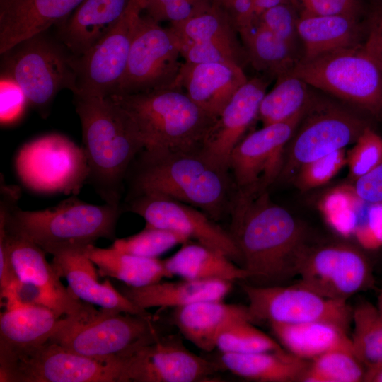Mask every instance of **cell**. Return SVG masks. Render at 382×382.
I'll use <instances>...</instances> for the list:
<instances>
[{
	"label": "cell",
	"instance_id": "cell-14",
	"mask_svg": "<svg viewBox=\"0 0 382 382\" xmlns=\"http://www.w3.org/2000/svg\"><path fill=\"white\" fill-rule=\"evenodd\" d=\"M368 125L346 110L313 99L286 146L279 178L291 177L302 165L354 144Z\"/></svg>",
	"mask_w": 382,
	"mask_h": 382
},
{
	"label": "cell",
	"instance_id": "cell-9",
	"mask_svg": "<svg viewBox=\"0 0 382 382\" xmlns=\"http://www.w3.org/2000/svg\"><path fill=\"white\" fill-rule=\"evenodd\" d=\"M127 358L98 359L48 340L0 364L1 382H129Z\"/></svg>",
	"mask_w": 382,
	"mask_h": 382
},
{
	"label": "cell",
	"instance_id": "cell-46",
	"mask_svg": "<svg viewBox=\"0 0 382 382\" xmlns=\"http://www.w3.org/2000/svg\"><path fill=\"white\" fill-rule=\"evenodd\" d=\"M301 8L299 16L345 15L358 17L361 11L359 0H293Z\"/></svg>",
	"mask_w": 382,
	"mask_h": 382
},
{
	"label": "cell",
	"instance_id": "cell-41",
	"mask_svg": "<svg viewBox=\"0 0 382 382\" xmlns=\"http://www.w3.org/2000/svg\"><path fill=\"white\" fill-rule=\"evenodd\" d=\"M382 163V137L368 125L347 152V166L352 181Z\"/></svg>",
	"mask_w": 382,
	"mask_h": 382
},
{
	"label": "cell",
	"instance_id": "cell-39",
	"mask_svg": "<svg viewBox=\"0 0 382 382\" xmlns=\"http://www.w3.org/2000/svg\"><path fill=\"white\" fill-rule=\"evenodd\" d=\"M216 348L229 353L285 351L247 318L235 320L226 326L217 338Z\"/></svg>",
	"mask_w": 382,
	"mask_h": 382
},
{
	"label": "cell",
	"instance_id": "cell-52",
	"mask_svg": "<svg viewBox=\"0 0 382 382\" xmlns=\"http://www.w3.org/2000/svg\"><path fill=\"white\" fill-rule=\"evenodd\" d=\"M212 1L213 4H214L215 5L218 6L220 8H222L233 0H212Z\"/></svg>",
	"mask_w": 382,
	"mask_h": 382
},
{
	"label": "cell",
	"instance_id": "cell-1",
	"mask_svg": "<svg viewBox=\"0 0 382 382\" xmlns=\"http://www.w3.org/2000/svg\"><path fill=\"white\" fill-rule=\"evenodd\" d=\"M229 214L231 238L248 273V284L258 286L286 285L296 276L308 245L303 227L267 191L245 194L236 190Z\"/></svg>",
	"mask_w": 382,
	"mask_h": 382
},
{
	"label": "cell",
	"instance_id": "cell-50",
	"mask_svg": "<svg viewBox=\"0 0 382 382\" xmlns=\"http://www.w3.org/2000/svg\"><path fill=\"white\" fill-rule=\"evenodd\" d=\"M289 3L293 4V0H255V17L269 8Z\"/></svg>",
	"mask_w": 382,
	"mask_h": 382
},
{
	"label": "cell",
	"instance_id": "cell-40",
	"mask_svg": "<svg viewBox=\"0 0 382 382\" xmlns=\"http://www.w3.org/2000/svg\"><path fill=\"white\" fill-rule=\"evenodd\" d=\"M188 241L190 240L182 233L146 226L137 234L115 239L111 247L140 257L157 258L174 246Z\"/></svg>",
	"mask_w": 382,
	"mask_h": 382
},
{
	"label": "cell",
	"instance_id": "cell-36",
	"mask_svg": "<svg viewBox=\"0 0 382 382\" xmlns=\"http://www.w3.org/2000/svg\"><path fill=\"white\" fill-rule=\"evenodd\" d=\"M308 86L290 74L277 78L275 86L260 105L257 118L262 125L284 122L306 111L313 100Z\"/></svg>",
	"mask_w": 382,
	"mask_h": 382
},
{
	"label": "cell",
	"instance_id": "cell-48",
	"mask_svg": "<svg viewBox=\"0 0 382 382\" xmlns=\"http://www.w3.org/2000/svg\"><path fill=\"white\" fill-rule=\"evenodd\" d=\"M361 50L382 69V6L372 13L366 38Z\"/></svg>",
	"mask_w": 382,
	"mask_h": 382
},
{
	"label": "cell",
	"instance_id": "cell-22",
	"mask_svg": "<svg viewBox=\"0 0 382 382\" xmlns=\"http://www.w3.org/2000/svg\"><path fill=\"white\" fill-rule=\"evenodd\" d=\"M248 80L242 66L233 62H185L176 86L183 88L199 107L217 118Z\"/></svg>",
	"mask_w": 382,
	"mask_h": 382
},
{
	"label": "cell",
	"instance_id": "cell-5",
	"mask_svg": "<svg viewBox=\"0 0 382 382\" xmlns=\"http://www.w3.org/2000/svg\"><path fill=\"white\" fill-rule=\"evenodd\" d=\"M108 97L129 116L147 151L202 149L217 120L178 86Z\"/></svg>",
	"mask_w": 382,
	"mask_h": 382
},
{
	"label": "cell",
	"instance_id": "cell-18",
	"mask_svg": "<svg viewBox=\"0 0 382 382\" xmlns=\"http://www.w3.org/2000/svg\"><path fill=\"white\" fill-rule=\"evenodd\" d=\"M221 369L191 352L179 335H161L127 358L129 382L214 381Z\"/></svg>",
	"mask_w": 382,
	"mask_h": 382
},
{
	"label": "cell",
	"instance_id": "cell-16",
	"mask_svg": "<svg viewBox=\"0 0 382 382\" xmlns=\"http://www.w3.org/2000/svg\"><path fill=\"white\" fill-rule=\"evenodd\" d=\"M308 109L286 121L262 126L237 144L228 161L236 191L259 194L279 178L286 146Z\"/></svg>",
	"mask_w": 382,
	"mask_h": 382
},
{
	"label": "cell",
	"instance_id": "cell-45",
	"mask_svg": "<svg viewBox=\"0 0 382 382\" xmlns=\"http://www.w3.org/2000/svg\"><path fill=\"white\" fill-rule=\"evenodd\" d=\"M176 39L181 57L185 59V62L190 64L233 62L238 64L229 54L214 44L183 40L177 37Z\"/></svg>",
	"mask_w": 382,
	"mask_h": 382
},
{
	"label": "cell",
	"instance_id": "cell-29",
	"mask_svg": "<svg viewBox=\"0 0 382 382\" xmlns=\"http://www.w3.org/2000/svg\"><path fill=\"white\" fill-rule=\"evenodd\" d=\"M216 363L221 369L245 378L262 382L301 381L309 362L291 353L258 352H221Z\"/></svg>",
	"mask_w": 382,
	"mask_h": 382
},
{
	"label": "cell",
	"instance_id": "cell-53",
	"mask_svg": "<svg viewBox=\"0 0 382 382\" xmlns=\"http://www.w3.org/2000/svg\"><path fill=\"white\" fill-rule=\"evenodd\" d=\"M377 307L382 312V286L380 289L378 296Z\"/></svg>",
	"mask_w": 382,
	"mask_h": 382
},
{
	"label": "cell",
	"instance_id": "cell-4",
	"mask_svg": "<svg viewBox=\"0 0 382 382\" xmlns=\"http://www.w3.org/2000/svg\"><path fill=\"white\" fill-rule=\"evenodd\" d=\"M88 163L86 183L105 203L120 204L127 173L144 145L127 112L111 98L74 95Z\"/></svg>",
	"mask_w": 382,
	"mask_h": 382
},
{
	"label": "cell",
	"instance_id": "cell-27",
	"mask_svg": "<svg viewBox=\"0 0 382 382\" xmlns=\"http://www.w3.org/2000/svg\"><path fill=\"white\" fill-rule=\"evenodd\" d=\"M248 320L247 306L228 304L222 301H204L175 308L172 324L196 347L204 352L216 349L220 333L231 322Z\"/></svg>",
	"mask_w": 382,
	"mask_h": 382
},
{
	"label": "cell",
	"instance_id": "cell-28",
	"mask_svg": "<svg viewBox=\"0 0 382 382\" xmlns=\"http://www.w3.org/2000/svg\"><path fill=\"white\" fill-rule=\"evenodd\" d=\"M362 26L357 17L345 15L299 16L297 33L307 61L337 50L361 46Z\"/></svg>",
	"mask_w": 382,
	"mask_h": 382
},
{
	"label": "cell",
	"instance_id": "cell-33",
	"mask_svg": "<svg viewBox=\"0 0 382 382\" xmlns=\"http://www.w3.org/2000/svg\"><path fill=\"white\" fill-rule=\"evenodd\" d=\"M86 256L98 267V275L117 279L125 284L141 287L168 277L163 260L140 257L112 247L100 248L90 244L83 248Z\"/></svg>",
	"mask_w": 382,
	"mask_h": 382
},
{
	"label": "cell",
	"instance_id": "cell-47",
	"mask_svg": "<svg viewBox=\"0 0 382 382\" xmlns=\"http://www.w3.org/2000/svg\"><path fill=\"white\" fill-rule=\"evenodd\" d=\"M348 187L361 200L382 204V163L369 173L352 181Z\"/></svg>",
	"mask_w": 382,
	"mask_h": 382
},
{
	"label": "cell",
	"instance_id": "cell-10",
	"mask_svg": "<svg viewBox=\"0 0 382 382\" xmlns=\"http://www.w3.org/2000/svg\"><path fill=\"white\" fill-rule=\"evenodd\" d=\"M15 168L25 186L45 194L79 193L88 172L83 147L57 134L24 144L16 155Z\"/></svg>",
	"mask_w": 382,
	"mask_h": 382
},
{
	"label": "cell",
	"instance_id": "cell-6",
	"mask_svg": "<svg viewBox=\"0 0 382 382\" xmlns=\"http://www.w3.org/2000/svg\"><path fill=\"white\" fill-rule=\"evenodd\" d=\"M66 324L49 340L73 352L98 359L128 358L162 334L150 315L100 308L86 317H66Z\"/></svg>",
	"mask_w": 382,
	"mask_h": 382
},
{
	"label": "cell",
	"instance_id": "cell-30",
	"mask_svg": "<svg viewBox=\"0 0 382 382\" xmlns=\"http://www.w3.org/2000/svg\"><path fill=\"white\" fill-rule=\"evenodd\" d=\"M269 325L286 350L303 359L311 360L335 349L354 352L348 331L330 322L313 321L299 324L272 323Z\"/></svg>",
	"mask_w": 382,
	"mask_h": 382
},
{
	"label": "cell",
	"instance_id": "cell-21",
	"mask_svg": "<svg viewBox=\"0 0 382 382\" xmlns=\"http://www.w3.org/2000/svg\"><path fill=\"white\" fill-rule=\"evenodd\" d=\"M52 255L54 269L66 279L69 289L80 300L118 313L151 314L130 301L108 279L100 283L98 270L86 256L83 248L64 249Z\"/></svg>",
	"mask_w": 382,
	"mask_h": 382
},
{
	"label": "cell",
	"instance_id": "cell-25",
	"mask_svg": "<svg viewBox=\"0 0 382 382\" xmlns=\"http://www.w3.org/2000/svg\"><path fill=\"white\" fill-rule=\"evenodd\" d=\"M232 288V282L222 279H188L158 282L141 287L127 284L118 290L137 306L178 308L199 301H222Z\"/></svg>",
	"mask_w": 382,
	"mask_h": 382
},
{
	"label": "cell",
	"instance_id": "cell-17",
	"mask_svg": "<svg viewBox=\"0 0 382 382\" xmlns=\"http://www.w3.org/2000/svg\"><path fill=\"white\" fill-rule=\"evenodd\" d=\"M122 207L125 210L141 216L147 226L182 233L191 241L221 252L242 266L241 253L229 232L197 208L152 193L127 197Z\"/></svg>",
	"mask_w": 382,
	"mask_h": 382
},
{
	"label": "cell",
	"instance_id": "cell-24",
	"mask_svg": "<svg viewBox=\"0 0 382 382\" xmlns=\"http://www.w3.org/2000/svg\"><path fill=\"white\" fill-rule=\"evenodd\" d=\"M40 306L6 310L0 316V364L23 350L47 342L66 323Z\"/></svg>",
	"mask_w": 382,
	"mask_h": 382
},
{
	"label": "cell",
	"instance_id": "cell-32",
	"mask_svg": "<svg viewBox=\"0 0 382 382\" xmlns=\"http://www.w3.org/2000/svg\"><path fill=\"white\" fill-rule=\"evenodd\" d=\"M320 207L328 225L339 235L367 248L382 245V221L373 216V209L367 214L353 208L346 186L327 194Z\"/></svg>",
	"mask_w": 382,
	"mask_h": 382
},
{
	"label": "cell",
	"instance_id": "cell-20",
	"mask_svg": "<svg viewBox=\"0 0 382 382\" xmlns=\"http://www.w3.org/2000/svg\"><path fill=\"white\" fill-rule=\"evenodd\" d=\"M267 86L263 79H248L223 109L201 149L214 163L229 171L231 154L257 118Z\"/></svg>",
	"mask_w": 382,
	"mask_h": 382
},
{
	"label": "cell",
	"instance_id": "cell-8",
	"mask_svg": "<svg viewBox=\"0 0 382 382\" xmlns=\"http://www.w3.org/2000/svg\"><path fill=\"white\" fill-rule=\"evenodd\" d=\"M287 74L372 115H382V69L361 46L299 60Z\"/></svg>",
	"mask_w": 382,
	"mask_h": 382
},
{
	"label": "cell",
	"instance_id": "cell-2",
	"mask_svg": "<svg viewBox=\"0 0 382 382\" xmlns=\"http://www.w3.org/2000/svg\"><path fill=\"white\" fill-rule=\"evenodd\" d=\"M228 173L201 149L163 153L143 149L127 173L126 198L145 193L163 195L197 208L216 221L229 213L234 194Z\"/></svg>",
	"mask_w": 382,
	"mask_h": 382
},
{
	"label": "cell",
	"instance_id": "cell-26",
	"mask_svg": "<svg viewBox=\"0 0 382 382\" xmlns=\"http://www.w3.org/2000/svg\"><path fill=\"white\" fill-rule=\"evenodd\" d=\"M129 0H83L60 23V42L74 56H81L99 42L117 23Z\"/></svg>",
	"mask_w": 382,
	"mask_h": 382
},
{
	"label": "cell",
	"instance_id": "cell-42",
	"mask_svg": "<svg viewBox=\"0 0 382 382\" xmlns=\"http://www.w3.org/2000/svg\"><path fill=\"white\" fill-rule=\"evenodd\" d=\"M347 165L345 149L305 163L296 172L294 183L301 191L318 187L332 180Z\"/></svg>",
	"mask_w": 382,
	"mask_h": 382
},
{
	"label": "cell",
	"instance_id": "cell-34",
	"mask_svg": "<svg viewBox=\"0 0 382 382\" xmlns=\"http://www.w3.org/2000/svg\"><path fill=\"white\" fill-rule=\"evenodd\" d=\"M169 28L178 39L209 42L219 47L241 66L244 59H247L228 15L213 3L206 10L185 21L170 23Z\"/></svg>",
	"mask_w": 382,
	"mask_h": 382
},
{
	"label": "cell",
	"instance_id": "cell-49",
	"mask_svg": "<svg viewBox=\"0 0 382 382\" xmlns=\"http://www.w3.org/2000/svg\"><path fill=\"white\" fill-rule=\"evenodd\" d=\"M363 381L382 382V361L366 369Z\"/></svg>",
	"mask_w": 382,
	"mask_h": 382
},
{
	"label": "cell",
	"instance_id": "cell-38",
	"mask_svg": "<svg viewBox=\"0 0 382 382\" xmlns=\"http://www.w3.org/2000/svg\"><path fill=\"white\" fill-rule=\"evenodd\" d=\"M366 367L354 352L335 349L323 354L309 362L301 381H363Z\"/></svg>",
	"mask_w": 382,
	"mask_h": 382
},
{
	"label": "cell",
	"instance_id": "cell-23",
	"mask_svg": "<svg viewBox=\"0 0 382 382\" xmlns=\"http://www.w3.org/2000/svg\"><path fill=\"white\" fill-rule=\"evenodd\" d=\"M83 0H8L0 6V53L66 19Z\"/></svg>",
	"mask_w": 382,
	"mask_h": 382
},
{
	"label": "cell",
	"instance_id": "cell-7",
	"mask_svg": "<svg viewBox=\"0 0 382 382\" xmlns=\"http://www.w3.org/2000/svg\"><path fill=\"white\" fill-rule=\"evenodd\" d=\"M34 35L3 53V75L14 80L28 104L42 116L62 89L76 91L74 54L45 34Z\"/></svg>",
	"mask_w": 382,
	"mask_h": 382
},
{
	"label": "cell",
	"instance_id": "cell-44",
	"mask_svg": "<svg viewBox=\"0 0 382 382\" xmlns=\"http://www.w3.org/2000/svg\"><path fill=\"white\" fill-rule=\"evenodd\" d=\"M28 100L20 86L11 78L3 75L1 79V123L17 121L23 113Z\"/></svg>",
	"mask_w": 382,
	"mask_h": 382
},
{
	"label": "cell",
	"instance_id": "cell-54",
	"mask_svg": "<svg viewBox=\"0 0 382 382\" xmlns=\"http://www.w3.org/2000/svg\"><path fill=\"white\" fill-rule=\"evenodd\" d=\"M8 1V0H0V6L3 5L4 4H5Z\"/></svg>",
	"mask_w": 382,
	"mask_h": 382
},
{
	"label": "cell",
	"instance_id": "cell-11",
	"mask_svg": "<svg viewBox=\"0 0 382 382\" xmlns=\"http://www.w3.org/2000/svg\"><path fill=\"white\" fill-rule=\"evenodd\" d=\"M180 57L178 41L170 28H163L149 15L141 13L125 73L113 95L176 86L183 64Z\"/></svg>",
	"mask_w": 382,
	"mask_h": 382
},
{
	"label": "cell",
	"instance_id": "cell-15",
	"mask_svg": "<svg viewBox=\"0 0 382 382\" xmlns=\"http://www.w3.org/2000/svg\"><path fill=\"white\" fill-rule=\"evenodd\" d=\"M144 0H129L122 16L99 42L73 58L76 76L74 95L108 97L115 94L125 73Z\"/></svg>",
	"mask_w": 382,
	"mask_h": 382
},
{
	"label": "cell",
	"instance_id": "cell-43",
	"mask_svg": "<svg viewBox=\"0 0 382 382\" xmlns=\"http://www.w3.org/2000/svg\"><path fill=\"white\" fill-rule=\"evenodd\" d=\"M295 5L283 4L265 11L257 21L270 30L278 38L288 44L295 50L297 33V22L299 18L296 13Z\"/></svg>",
	"mask_w": 382,
	"mask_h": 382
},
{
	"label": "cell",
	"instance_id": "cell-19",
	"mask_svg": "<svg viewBox=\"0 0 382 382\" xmlns=\"http://www.w3.org/2000/svg\"><path fill=\"white\" fill-rule=\"evenodd\" d=\"M0 239L6 246L18 279L36 286L45 297L48 308L59 317L83 318L96 309L66 289L45 257V250L33 242L8 233L0 224Z\"/></svg>",
	"mask_w": 382,
	"mask_h": 382
},
{
	"label": "cell",
	"instance_id": "cell-12",
	"mask_svg": "<svg viewBox=\"0 0 382 382\" xmlns=\"http://www.w3.org/2000/svg\"><path fill=\"white\" fill-rule=\"evenodd\" d=\"M298 282L327 299L347 301L374 284L373 270L357 246L345 242L307 245L300 257Z\"/></svg>",
	"mask_w": 382,
	"mask_h": 382
},
{
	"label": "cell",
	"instance_id": "cell-31",
	"mask_svg": "<svg viewBox=\"0 0 382 382\" xmlns=\"http://www.w3.org/2000/svg\"><path fill=\"white\" fill-rule=\"evenodd\" d=\"M182 245L173 255L163 260L168 277L232 282L247 279L246 271L221 252L191 240Z\"/></svg>",
	"mask_w": 382,
	"mask_h": 382
},
{
	"label": "cell",
	"instance_id": "cell-37",
	"mask_svg": "<svg viewBox=\"0 0 382 382\" xmlns=\"http://www.w3.org/2000/svg\"><path fill=\"white\" fill-rule=\"evenodd\" d=\"M353 333L351 337L355 355L368 366L382 361V312L369 302L352 308Z\"/></svg>",
	"mask_w": 382,
	"mask_h": 382
},
{
	"label": "cell",
	"instance_id": "cell-13",
	"mask_svg": "<svg viewBox=\"0 0 382 382\" xmlns=\"http://www.w3.org/2000/svg\"><path fill=\"white\" fill-rule=\"evenodd\" d=\"M241 288L249 301L248 320L253 324L326 321L348 331L352 323V308L347 301L325 298L298 283L271 286L245 283Z\"/></svg>",
	"mask_w": 382,
	"mask_h": 382
},
{
	"label": "cell",
	"instance_id": "cell-3",
	"mask_svg": "<svg viewBox=\"0 0 382 382\" xmlns=\"http://www.w3.org/2000/svg\"><path fill=\"white\" fill-rule=\"evenodd\" d=\"M21 192L1 179L0 224L8 233L25 238L51 255L68 248H84L103 238L115 240L122 204L95 205L69 197L42 210L18 207Z\"/></svg>",
	"mask_w": 382,
	"mask_h": 382
},
{
	"label": "cell",
	"instance_id": "cell-51",
	"mask_svg": "<svg viewBox=\"0 0 382 382\" xmlns=\"http://www.w3.org/2000/svg\"><path fill=\"white\" fill-rule=\"evenodd\" d=\"M171 0H144V11L151 17H154L160 8Z\"/></svg>",
	"mask_w": 382,
	"mask_h": 382
},
{
	"label": "cell",
	"instance_id": "cell-35",
	"mask_svg": "<svg viewBox=\"0 0 382 382\" xmlns=\"http://www.w3.org/2000/svg\"><path fill=\"white\" fill-rule=\"evenodd\" d=\"M237 33L247 59L259 71L278 78L289 74L299 61L295 50L262 25L257 18Z\"/></svg>",
	"mask_w": 382,
	"mask_h": 382
}]
</instances>
